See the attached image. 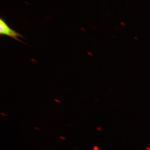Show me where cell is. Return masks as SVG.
<instances>
[{
    "instance_id": "1",
    "label": "cell",
    "mask_w": 150,
    "mask_h": 150,
    "mask_svg": "<svg viewBox=\"0 0 150 150\" xmlns=\"http://www.w3.org/2000/svg\"><path fill=\"white\" fill-rule=\"evenodd\" d=\"M0 35L10 37L18 41H21L18 38L23 37L21 34L11 28L3 18H0Z\"/></svg>"
}]
</instances>
